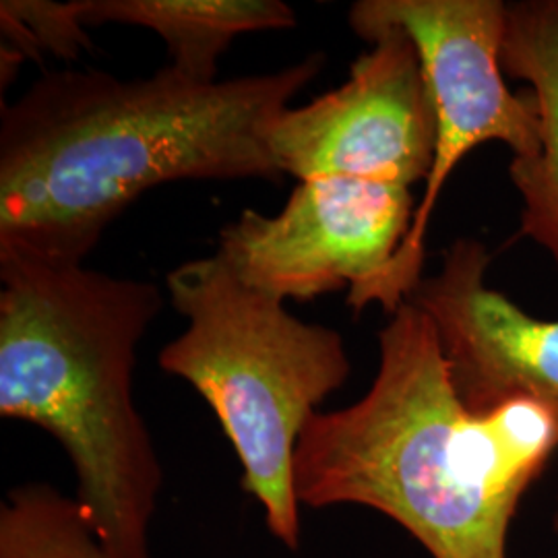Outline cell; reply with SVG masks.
Here are the masks:
<instances>
[{"mask_svg":"<svg viewBox=\"0 0 558 558\" xmlns=\"http://www.w3.org/2000/svg\"><path fill=\"white\" fill-rule=\"evenodd\" d=\"M557 449V420L532 399L468 410L433 320L403 302L368 391L308 422L296 495L308 509L379 511L433 558H509L519 505Z\"/></svg>","mask_w":558,"mask_h":558,"instance_id":"cell-2","label":"cell"},{"mask_svg":"<svg viewBox=\"0 0 558 558\" xmlns=\"http://www.w3.org/2000/svg\"><path fill=\"white\" fill-rule=\"evenodd\" d=\"M507 2L500 0H360L350 27L364 36L377 27L403 29L418 48L424 77L437 112V145L424 195L410 232L379 278L348 294L360 315L377 302L393 315L424 279L426 236L440 193L461 160L484 143H502L513 158L539 149L534 94L507 87L500 64Z\"/></svg>","mask_w":558,"mask_h":558,"instance_id":"cell-5","label":"cell"},{"mask_svg":"<svg viewBox=\"0 0 558 558\" xmlns=\"http://www.w3.org/2000/svg\"><path fill=\"white\" fill-rule=\"evenodd\" d=\"M0 416L57 439L75 500L114 557L151 558L163 468L133 373L160 288L11 244H0Z\"/></svg>","mask_w":558,"mask_h":558,"instance_id":"cell-3","label":"cell"},{"mask_svg":"<svg viewBox=\"0 0 558 558\" xmlns=\"http://www.w3.org/2000/svg\"><path fill=\"white\" fill-rule=\"evenodd\" d=\"M555 532H557V534H558V513H557V518H555Z\"/></svg>","mask_w":558,"mask_h":558,"instance_id":"cell-13","label":"cell"},{"mask_svg":"<svg viewBox=\"0 0 558 558\" xmlns=\"http://www.w3.org/2000/svg\"><path fill=\"white\" fill-rule=\"evenodd\" d=\"M83 25L120 23L158 34L168 64L197 83L218 81V60L234 38L296 27L281 0H77Z\"/></svg>","mask_w":558,"mask_h":558,"instance_id":"cell-10","label":"cell"},{"mask_svg":"<svg viewBox=\"0 0 558 558\" xmlns=\"http://www.w3.org/2000/svg\"><path fill=\"white\" fill-rule=\"evenodd\" d=\"M412 189L356 179L302 180L283 209H244L220 232L218 257L269 299L359 292L396 257L414 221Z\"/></svg>","mask_w":558,"mask_h":558,"instance_id":"cell-7","label":"cell"},{"mask_svg":"<svg viewBox=\"0 0 558 558\" xmlns=\"http://www.w3.org/2000/svg\"><path fill=\"white\" fill-rule=\"evenodd\" d=\"M166 290L189 325L161 348V371L207 401L239 458L242 490L269 534L299 550L296 453L320 403L352 373L343 338L248 288L218 255L182 263Z\"/></svg>","mask_w":558,"mask_h":558,"instance_id":"cell-4","label":"cell"},{"mask_svg":"<svg viewBox=\"0 0 558 558\" xmlns=\"http://www.w3.org/2000/svg\"><path fill=\"white\" fill-rule=\"evenodd\" d=\"M371 50L338 89L286 108L267 131L281 174L356 179L412 189L426 182L437 145V112L414 40L399 27L360 36Z\"/></svg>","mask_w":558,"mask_h":558,"instance_id":"cell-6","label":"cell"},{"mask_svg":"<svg viewBox=\"0 0 558 558\" xmlns=\"http://www.w3.org/2000/svg\"><path fill=\"white\" fill-rule=\"evenodd\" d=\"M0 23L9 36V59L2 64L38 59L40 50H50L62 60H77L81 52L94 50L80 17V4L50 0H2Z\"/></svg>","mask_w":558,"mask_h":558,"instance_id":"cell-12","label":"cell"},{"mask_svg":"<svg viewBox=\"0 0 558 558\" xmlns=\"http://www.w3.org/2000/svg\"><path fill=\"white\" fill-rule=\"evenodd\" d=\"M500 64L505 75L530 83L538 106V151L509 163L521 234L558 263V0L507 2Z\"/></svg>","mask_w":558,"mask_h":558,"instance_id":"cell-9","label":"cell"},{"mask_svg":"<svg viewBox=\"0 0 558 558\" xmlns=\"http://www.w3.org/2000/svg\"><path fill=\"white\" fill-rule=\"evenodd\" d=\"M325 54L197 83L54 71L0 112V244L83 263L143 193L177 180L283 179L267 131Z\"/></svg>","mask_w":558,"mask_h":558,"instance_id":"cell-1","label":"cell"},{"mask_svg":"<svg viewBox=\"0 0 558 558\" xmlns=\"http://www.w3.org/2000/svg\"><path fill=\"white\" fill-rule=\"evenodd\" d=\"M490 260L482 240H453L439 274L422 279L408 302L433 320L468 410L490 414L532 399L558 424V319H536L488 286Z\"/></svg>","mask_w":558,"mask_h":558,"instance_id":"cell-8","label":"cell"},{"mask_svg":"<svg viewBox=\"0 0 558 558\" xmlns=\"http://www.w3.org/2000/svg\"><path fill=\"white\" fill-rule=\"evenodd\" d=\"M0 558H117L75 497L46 482L7 493L0 505Z\"/></svg>","mask_w":558,"mask_h":558,"instance_id":"cell-11","label":"cell"}]
</instances>
